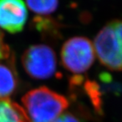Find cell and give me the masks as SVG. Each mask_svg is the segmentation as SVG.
Segmentation results:
<instances>
[{"label": "cell", "mask_w": 122, "mask_h": 122, "mask_svg": "<svg viewBox=\"0 0 122 122\" xmlns=\"http://www.w3.org/2000/svg\"><path fill=\"white\" fill-rule=\"evenodd\" d=\"M21 61L26 72L34 79H48L56 72V54L46 45L29 46L23 53Z\"/></svg>", "instance_id": "cell-4"}, {"label": "cell", "mask_w": 122, "mask_h": 122, "mask_svg": "<svg viewBox=\"0 0 122 122\" xmlns=\"http://www.w3.org/2000/svg\"><path fill=\"white\" fill-rule=\"evenodd\" d=\"M93 46L99 61L105 67L122 70V20H113L106 24L96 36Z\"/></svg>", "instance_id": "cell-2"}, {"label": "cell", "mask_w": 122, "mask_h": 122, "mask_svg": "<svg viewBox=\"0 0 122 122\" xmlns=\"http://www.w3.org/2000/svg\"><path fill=\"white\" fill-rule=\"evenodd\" d=\"M28 7L38 15H49L58 7L59 0H26Z\"/></svg>", "instance_id": "cell-8"}, {"label": "cell", "mask_w": 122, "mask_h": 122, "mask_svg": "<svg viewBox=\"0 0 122 122\" xmlns=\"http://www.w3.org/2000/svg\"><path fill=\"white\" fill-rule=\"evenodd\" d=\"M13 52L10 51V47L5 42L4 40V35L0 30V61L8 59Z\"/></svg>", "instance_id": "cell-9"}, {"label": "cell", "mask_w": 122, "mask_h": 122, "mask_svg": "<svg viewBox=\"0 0 122 122\" xmlns=\"http://www.w3.org/2000/svg\"><path fill=\"white\" fill-rule=\"evenodd\" d=\"M21 100L30 122H53L69 106L64 96L44 86L29 91Z\"/></svg>", "instance_id": "cell-1"}, {"label": "cell", "mask_w": 122, "mask_h": 122, "mask_svg": "<svg viewBox=\"0 0 122 122\" xmlns=\"http://www.w3.org/2000/svg\"><path fill=\"white\" fill-rule=\"evenodd\" d=\"M60 56L64 67L74 74H81L90 69L94 62L96 52L93 43L87 37H74L65 41Z\"/></svg>", "instance_id": "cell-3"}, {"label": "cell", "mask_w": 122, "mask_h": 122, "mask_svg": "<svg viewBox=\"0 0 122 122\" xmlns=\"http://www.w3.org/2000/svg\"><path fill=\"white\" fill-rule=\"evenodd\" d=\"M18 75L13 53L6 59L0 61V99H7L16 91Z\"/></svg>", "instance_id": "cell-6"}, {"label": "cell", "mask_w": 122, "mask_h": 122, "mask_svg": "<svg viewBox=\"0 0 122 122\" xmlns=\"http://www.w3.org/2000/svg\"><path fill=\"white\" fill-rule=\"evenodd\" d=\"M0 122H30L26 110L9 99H0Z\"/></svg>", "instance_id": "cell-7"}, {"label": "cell", "mask_w": 122, "mask_h": 122, "mask_svg": "<svg viewBox=\"0 0 122 122\" xmlns=\"http://www.w3.org/2000/svg\"><path fill=\"white\" fill-rule=\"evenodd\" d=\"M53 122H80L79 119L69 113H63Z\"/></svg>", "instance_id": "cell-10"}, {"label": "cell", "mask_w": 122, "mask_h": 122, "mask_svg": "<svg viewBox=\"0 0 122 122\" xmlns=\"http://www.w3.org/2000/svg\"><path fill=\"white\" fill-rule=\"evenodd\" d=\"M23 0H0V28L16 34L23 30L27 20Z\"/></svg>", "instance_id": "cell-5"}]
</instances>
